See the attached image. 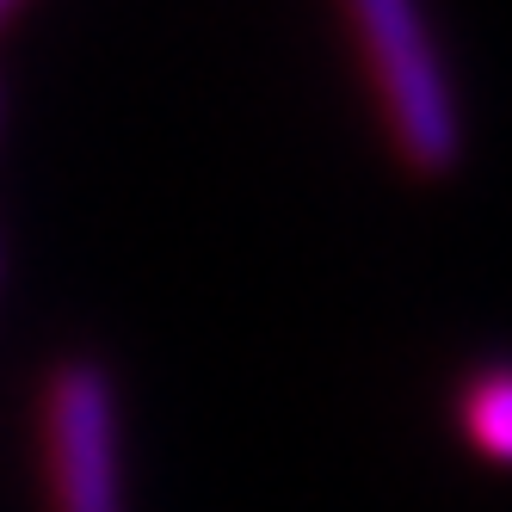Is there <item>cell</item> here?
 <instances>
[{"mask_svg":"<svg viewBox=\"0 0 512 512\" xmlns=\"http://www.w3.org/2000/svg\"><path fill=\"white\" fill-rule=\"evenodd\" d=\"M395 161L438 179L463 161V105L426 0H340Z\"/></svg>","mask_w":512,"mask_h":512,"instance_id":"1","label":"cell"},{"mask_svg":"<svg viewBox=\"0 0 512 512\" xmlns=\"http://www.w3.org/2000/svg\"><path fill=\"white\" fill-rule=\"evenodd\" d=\"M44 512H130L118 383L93 358H62L38 389Z\"/></svg>","mask_w":512,"mask_h":512,"instance_id":"2","label":"cell"},{"mask_svg":"<svg viewBox=\"0 0 512 512\" xmlns=\"http://www.w3.org/2000/svg\"><path fill=\"white\" fill-rule=\"evenodd\" d=\"M457 420H463V438L488 463H500L512 451V383L500 364H488L482 377H469L463 395H457Z\"/></svg>","mask_w":512,"mask_h":512,"instance_id":"3","label":"cell"},{"mask_svg":"<svg viewBox=\"0 0 512 512\" xmlns=\"http://www.w3.org/2000/svg\"><path fill=\"white\" fill-rule=\"evenodd\" d=\"M19 7H25V0H0V31H7V19H13Z\"/></svg>","mask_w":512,"mask_h":512,"instance_id":"4","label":"cell"}]
</instances>
